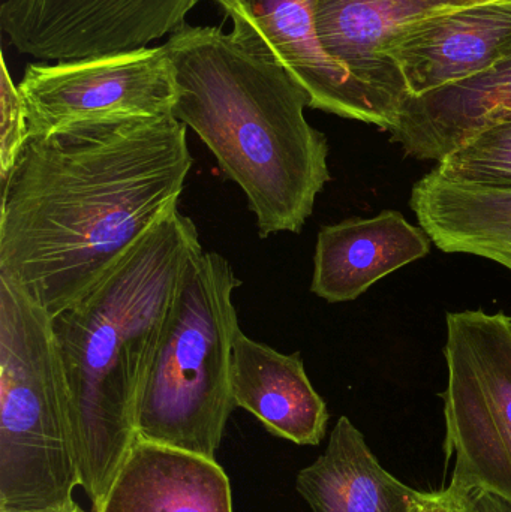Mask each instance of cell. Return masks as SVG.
I'll list each match as a JSON object with an SVG mask.
<instances>
[{"mask_svg": "<svg viewBox=\"0 0 511 512\" xmlns=\"http://www.w3.org/2000/svg\"><path fill=\"white\" fill-rule=\"evenodd\" d=\"M192 165L188 126L174 116L29 138L2 179L0 276L56 318L179 209Z\"/></svg>", "mask_w": 511, "mask_h": 512, "instance_id": "1", "label": "cell"}, {"mask_svg": "<svg viewBox=\"0 0 511 512\" xmlns=\"http://www.w3.org/2000/svg\"><path fill=\"white\" fill-rule=\"evenodd\" d=\"M203 252L179 209L150 228L78 303L53 318L81 489L101 508L137 442L141 396L189 265Z\"/></svg>", "mask_w": 511, "mask_h": 512, "instance_id": "2", "label": "cell"}, {"mask_svg": "<svg viewBox=\"0 0 511 512\" xmlns=\"http://www.w3.org/2000/svg\"><path fill=\"white\" fill-rule=\"evenodd\" d=\"M164 47L179 84L173 116L245 192L261 239L299 234L332 180L329 141L306 120L305 90L218 27L186 23Z\"/></svg>", "mask_w": 511, "mask_h": 512, "instance_id": "3", "label": "cell"}, {"mask_svg": "<svg viewBox=\"0 0 511 512\" xmlns=\"http://www.w3.org/2000/svg\"><path fill=\"white\" fill-rule=\"evenodd\" d=\"M81 487L53 318L0 276V511L74 512Z\"/></svg>", "mask_w": 511, "mask_h": 512, "instance_id": "4", "label": "cell"}, {"mask_svg": "<svg viewBox=\"0 0 511 512\" xmlns=\"http://www.w3.org/2000/svg\"><path fill=\"white\" fill-rule=\"evenodd\" d=\"M242 280L227 258L201 252L189 265L137 417L141 441L216 459L236 408L233 294Z\"/></svg>", "mask_w": 511, "mask_h": 512, "instance_id": "5", "label": "cell"}, {"mask_svg": "<svg viewBox=\"0 0 511 512\" xmlns=\"http://www.w3.org/2000/svg\"><path fill=\"white\" fill-rule=\"evenodd\" d=\"M443 354L450 486L511 502V316L483 309L446 315Z\"/></svg>", "mask_w": 511, "mask_h": 512, "instance_id": "6", "label": "cell"}, {"mask_svg": "<svg viewBox=\"0 0 511 512\" xmlns=\"http://www.w3.org/2000/svg\"><path fill=\"white\" fill-rule=\"evenodd\" d=\"M29 138L83 123L173 116L176 69L164 45L29 63L18 84Z\"/></svg>", "mask_w": 511, "mask_h": 512, "instance_id": "7", "label": "cell"}, {"mask_svg": "<svg viewBox=\"0 0 511 512\" xmlns=\"http://www.w3.org/2000/svg\"><path fill=\"white\" fill-rule=\"evenodd\" d=\"M201 0H5L9 44L36 62H65L150 47L185 26Z\"/></svg>", "mask_w": 511, "mask_h": 512, "instance_id": "8", "label": "cell"}, {"mask_svg": "<svg viewBox=\"0 0 511 512\" xmlns=\"http://www.w3.org/2000/svg\"><path fill=\"white\" fill-rule=\"evenodd\" d=\"M233 21L237 44L282 66L305 90L309 107L390 132L396 117L333 59L318 35L314 0H216Z\"/></svg>", "mask_w": 511, "mask_h": 512, "instance_id": "9", "label": "cell"}, {"mask_svg": "<svg viewBox=\"0 0 511 512\" xmlns=\"http://www.w3.org/2000/svg\"><path fill=\"white\" fill-rule=\"evenodd\" d=\"M408 96L488 71L511 56V0L447 6L402 26L383 48Z\"/></svg>", "mask_w": 511, "mask_h": 512, "instance_id": "10", "label": "cell"}, {"mask_svg": "<svg viewBox=\"0 0 511 512\" xmlns=\"http://www.w3.org/2000/svg\"><path fill=\"white\" fill-rule=\"evenodd\" d=\"M491 0H314L318 35L345 66L399 120L408 90L383 57L390 38L410 21L447 6ZM398 125V123H396Z\"/></svg>", "mask_w": 511, "mask_h": 512, "instance_id": "11", "label": "cell"}, {"mask_svg": "<svg viewBox=\"0 0 511 512\" xmlns=\"http://www.w3.org/2000/svg\"><path fill=\"white\" fill-rule=\"evenodd\" d=\"M434 243L398 210L350 218L321 228L311 291L329 303H348L393 271L431 254Z\"/></svg>", "mask_w": 511, "mask_h": 512, "instance_id": "12", "label": "cell"}, {"mask_svg": "<svg viewBox=\"0 0 511 512\" xmlns=\"http://www.w3.org/2000/svg\"><path fill=\"white\" fill-rule=\"evenodd\" d=\"M511 122V56L488 71L408 96L393 143L417 161L443 162L483 131Z\"/></svg>", "mask_w": 511, "mask_h": 512, "instance_id": "13", "label": "cell"}, {"mask_svg": "<svg viewBox=\"0 0 511 512\" xmlns=\"http://www.w3.org/2000/svg\"><path fill=\"white\" fill-rule=\"evenodd\" d=\"M233 399L267 432L296 445H320L329 409L306 375L299 352L282 354L237 331L233 348Z\"/></svg>", "mask_w": 511, "mask_h": 512, "instance_id": "14", "label": "cell"}, {"mask_svg": "<svg viewBox=\"0 0 511 512\" xmlns=\"http://www.w3.org/2000/svg\"><path fill=\"white\" fill-rule=\"evenodd\" d=\"M96 512H233L216 459L137 439Z\"/></svg>", "mask_w": 511, "mask_h": 512, "instance_id": "15", "label": "cell"}, {"mask_svg": "<svg viewBox=\"0 0 511 512\" xmlns=\"http://www.w3.org/2000/svg\"><path fill=\"white\" fill-rule=\"evenodd\" d=\"M410 207L440 251L491 259L511 271V189L452 182L432 170L414 183Z\"/></svg>", "mask_w": 511, "mask_h": 512, "instance_id": "16", "label": "cell"}, {"mask_svg": "<svg viewBox=\"0 0 511 512\" xmlns=\"http://www.w3.org/2000/svg\"><path fill=\"white\" fill-rule=\"evenodd\" d=\"M296 489L311 512H411L422 493L381 466L347 417L333 427L324 453L297 474Z\"/></svg>", "mask_w": 511, "mask_h": 512, "instance_id": "17", "label": "cell"}, {"mask_svg": "<svg viewBox=\"0 0 511 512\" xmlns=\"http://www.w3.org/2000/svg\"><path fill=\"white\" fill-rule=\"evenodd\" d=\"M434 170L452 182L511 189V122L476 135Z\"/></svg>", "mask_w": 511, "mask_h": 512, "instance_id": "18", "label": "cell"}, {"mask_svg": "<svg viewBox=\"0 0 511 512\" xmlns=\"http://www.w3.org/2000/svg\"><path fill=\"white\" fill-rule=\"evenodd\" d=\"M29 141L26 108L18 86L12 83L2 62V132H0V176H8Z\"/></svg>", "mask_w": 511, "mask_h": 512, "instance_id": "19", "label": "cell"}, {"mask_svg": "<svg viewBox=\"0 0 511 512\" xmlns=\"http://www.w3.org/2000/svg\"><path fill=\"white\" fill-rule=\"evenodd\" d=\"M467 495L452 486L437 492H422L411 512H468Z\"/></svg>", "mask_w": 511, "mask_h": 512, "instance_id": "20", "label": "cell"}, {"mask_svg": "<svg viewBox=\"0 0 511 512\" xmlns=\"http://www.w3.org/2000/svg\"><path fill=\"white\" fill-rule=\"evenodd\" d=\"M468 512H511V502L489 492H471L465 498Z\"/></svg>", "mask_w": 511, "mask_h": 512, "instance_id": "21", "label": "cell"}, {"mask_svg": "<svg viewBox=\"0 0 511 512\" xmlns=\"http://www.w3.org/2000/svg\"><path fill=\"white\" fill-rule=\"evenodd\" d=\"M0 512H17V511H0ZM74 512H83V510H81V508H78V510L74 511Z\"/></svg>", "mask_w": 511, "mask_h": 512, "instance_id": "22", "label": "cell"}]
</instances>
